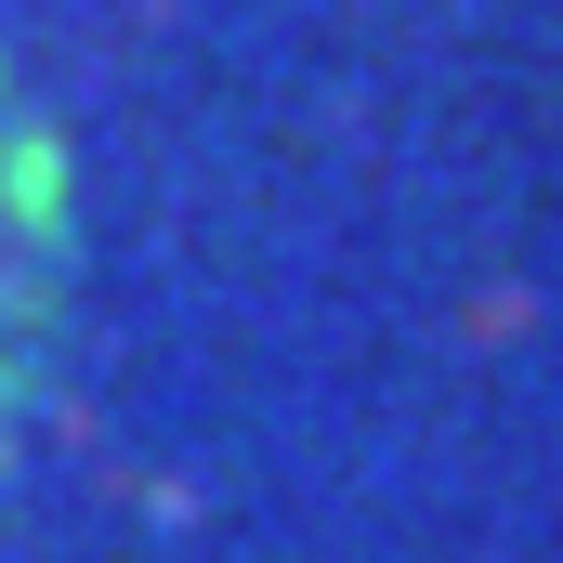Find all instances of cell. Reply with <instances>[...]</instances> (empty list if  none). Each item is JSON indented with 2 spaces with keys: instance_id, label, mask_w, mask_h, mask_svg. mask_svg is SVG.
Instances as JSON below:
<instances>
[{
  "instance_id": "6da1fadb",
  "label": "cell",
  "mask_w": 563,
  "mask_h": 563,
  "mask_svg": "<svg viewBox=\"0 0 563 563\" xmlns=\"http://www.w3.org/2000/svg\"><path fill=\"white\" fill-rule=\"evenodd\" d=\"M53 288H66V170H53V132L26 119L13 66H0V407L40 367Z\"/></svg>"
}]
</instances>
